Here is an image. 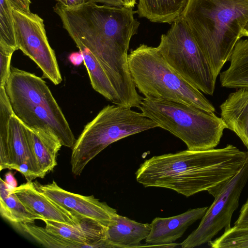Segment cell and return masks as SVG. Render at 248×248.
Instances as JSON below:
<instances>
[{"mask_svg": "<svg viewBox=\"0 0 248 248\" xmlns=\"http://www.w3.org/2000/svg\"><path fill=\"white\" fill-rule=\"evenodd\" d=\"M139 108L165 130L181 140L187 149L215 148L227 126L221 118L195 106L163 99L142 98Z\"/></svg>", "mask_w": 248, "mask_h": 248, "instance_id": "5", "label": "cell"}, {"mask_svg": "<svg viewBox=\"0 0 248 248\" xmlns=\"http://www.w3.org/2000/svg\"><path fill=\"white\" fill-rule=\"evenodd\" d=\"M234 226L239 228L248 227V198L243 205Z\"/></svg>", "mask_w": 248, "mask_h": 248, "instance_id": "27", "label": "cell"}, {"mask_svg": "<svg viewBox=\"0 0 248 248\" xmlns=\"http://www.w3.org/2000/svg\"><path fill=\"white\" fill-rule=\"evenodd\" d=\"M12 190L27 207L42 217L43 220L73 225L79 223L82 218L45 195L32 181L13 188Z\"/></svg>", "mask_w": 248, "mask_h": 248, "instance_id": "14", "label": "cell"}, {"mask_svg": "<svg viewBox=\"0 0 248 248\" xmlns=\"http://www.w3.org/2000/svg\"><path fill=\"white\" fill-rule=\"evenodd\" d=\"M170 67L201 92L213 95L216 84L206 58L182 15L161 36L157 46Z\"/></svg>", "mask_w": 248, "mask_h": 248, "instance_id": "7", "label": "cell"}, {"mask_svg": "<svg viewBox=\"0 0 248 248\" xmlns=\"http://www.w3.org/2000/svg\"><path fill=\"white\" fill-rule=\"evenodd\" d=\"M13 187L5 181H0V213L1 217L16 227L23 223H34L42 220L40 215L27 207L13 192Z\"/></svg>", "mask_w": 248, "mask_h": 248, "instance_id": "19", "label": "cell"}, {"mask_svg": "<svg viewBox=\"0 0 248 248\" xmlns=\"http://www.w3.org/2000/svg\"><path fill=\"white\" fill-rule=\"evenodd\" d=\"M13 9L8 0H0V41L17 50Z\"/></svg>", "mask_w": 248, "mask_h": 248, "instance_id": "25", "label": "cell"}, {"mask_svg": "<svg viewBox=\"0 0 248 248\" xmlns=\"http://www.w3.org/2000/svg\"><path fill=\"white\" fill-rule=\"evenodd\" d=\"M128 62L135 86L145 97L181 103L214 112L213 105L170 67L157 47L140 45L128 55Z\"/></svg>", "mask_w": 248, "mask_h": 248, "instance_id": "4", "label": "cell"}, {"mask_svg": "<svg viewBox=\"0 0 248 248\" xmlns=\"http://www.w3.org/2000/svg\"><path fill=\"white\" fill-rule=\"evenodd\" d=\"M0 168L20 172L27 182L44 177L34 155L27 128L14 114L9 122L6 142L0 145Z\"/></svg>", "mask_w": 248, "mask_h": 248, "instance_id": "11", "label": "cell"}, {"mask_svg": "<svg viewBox=\"0 0 248 248\" xmlns=\"http://www.w3.org/2000/svg\"><path fill=\"white\" fill-rule=\"evenodd\" d=\"M27 128L34 155L45 177L56 166L57 155L62 145L56 137L49 132Z\"/></svg>", "mask_w": 248, "mask_h": 248, "instance_id": "18", "label": "cell"}, {"mask_svg": "<svg viewBox=\"0 0 248 248\" xmlns=\"http://www.w3.org/2000/svg\"><path fill=\"white\" fill-rule=\"evenodd\" d=\"M59 1V2L62 3V4L64 5L65 3L66 0H56Z\"/></svg>", "mask_w": 248, "mask_h": 248, "instance_id": "35", "label": "cell"}, {"mask_svg": "<svg viewBox=\"0 0 248 248\" xmlns=\"http://www.w3.org/2000/svg\"><path fill=\"white\" fill-rule=\"evenodd\" d=\"M208 207L192 209L173 217H156L151 223L150 232L145 241L150 246L175 247L173 243L181 237L187 229L202 218Z\"/></svg>", "mask_w": 248, "mask_h": 248, "instance_id": "13", "label": "cell"}, {"mask_svg": "<svg viewBox=\"0 0 248 248\" xmlns=\"http://www.w3.org/2000/svg\"><path fill=\"white\" fill-rule=\"evenodd\" d=\"M37 187L45 195L80 218H88L108 227L118 214L106 202H100L93 195L83 196L66 191L55 181Z\"/></svg>", "mask_w": 248, "mask_h": 248, "instance_id": "12", "label": "cell"}, {"mask_svg": "<svg viewBox=\"0 0 248 248\" xmlns=\"http://www.w3.org/2000/svg\"><path fill=\"white\" fill-rule=\"evenodd\" d=\"M158 124L131 108L108 105L86 125L72 147V172L80 175L86 165L108 145Z\"/></svg>", "mask_w": 248, "mask_h": 248, "instance_id": "6", "label": "cell"}, {"mask_svg": "<svg viewBox=\"0 0 248 248\" xmlns=\"http://www.w3.org/2000/svg\"><path fill=\"white\" fill-rule=\"evenodd\" d=\"M188 0H139L136 13L154 23H172L181 16Z\"/></svg>", "mask_w": 248, "mask_h": 248, "instance_id": "21", "label": "cell"}, {"mask_svg": "<svg viewBox=\"0 0 248 248\" xmlns=\"http://www.w3.org/2000/svg\"><path fill=\"white\" fill-rule=\"evenodd\" d=\"M182 16L216 80L241 38L248 20V0H188Z\"/></svg>", "mask_w": 248, "mask_h": 248, "instance_id": "3", "label": "cell"}, {"mask_svg": "<svg viewBox=\"0 0 248 248\" xmlns=\"http://www.w3.org/2000/svg\"><path fill=\"white\" fill-rule=\"evenodd\" d=\"M90 0H66L65 3L63 5L66 7H71L84 3Z\"/></svg>", "mask_w": 248, "mask_h": 248, "instance_id": "32", "label": "cell"}, {"mask_svg": "<svg viewBox=\"0 0 248 248\" xmlns=\"http://www.w3.org/2000/svg\"><path fill=\"white\" fill-rule=\"evenodd\" d=\"M230 65L220 73L222 87L248 89V39H239L230 58Z\"/></svg>", "mask_w": 248, "mask_h": 248, "instance_id": "20", "label": "cell"}, {"mask_svg": "<svg viewBox=\"0 0 248 248\" xmlns=\"http://www.w3.org/2000/svg\"><path fill=\"white\" fill-rule=\"evenodd\" d=\"M96 2L116 7H127L126 0H93Z\"/></svg>", "mask_w": 248, "mask_h": 248, "instance_id": "29", "label": "cell"}, {"mask_svg": "<svg viewBox=\"0 0 248 248\" xmlns=\"http://www.w3.org/2000/svg\"><path fill=\"white\" fill-rule=\"evenodd\" d=\"M248 181V159L214 197L199 226L180 244L181 247L193 248L208 243L221 230L230 227L232 214L239 206L241 193Z\"/></svg>", "mask_w": 248, "mask_h": 248, "instance_id": "9", "label": "cell"}, {"mask_svg": "<svg viewBox=\"0 0 248 248\" xmlns=\"http://www.w3.org/2000/svg\"><path fill=\"white\" fill-rule=\"evenodd\" d=\"M4 181L11 187L13 188L17 187V183L16 180L11 171L6 173Z\"/></svg>", "mask_w": 248, "mask_h": 248, "instance_id": "31", "label": "cell"}, {"mask_svg": "<svg viewBox=\"0 0 248 248\" xmlns=\"http://www.w3.org/2000/svg\"><path fill=\"white\" fill-rule=\"evenodd\" d=\"M69 59L71 62L76 66L80 65L81 62H83V58L80 51L79 53L71 54L69 57Z\"/></svg>", "mask_w": 248, "mask_h": 248, "instance_id": "30", "label": "cell"}, {"mask_svg": "<svg viewBox=\"0 0 248 248\" xmlns=\"http://www.w3.org/2000/svg\"><path fill=\"white\" fill-rule=\"evenodd\" d=\"M248 37V20L244 26L241 33V37Z\"/></svg>", "mask_w": 248, "mask_h": 248, "instance_id": "33", "label": "cell"}, {"mask_svg": "<svg viewBox=\"0 0 248 248\" xmlns=\"http://www.w3.org/2000/svg\"><path fill=\"white\" fill-rule=\"evenodd\" d=\"M13 9L25 13H30L31 0H8Z\"/></svg>", "mask_w": 248, "mask_h": 248, "instance_id": "28", "label": "cell"}, {"mask_svg": "<svg viewBox=\"0 0 248 248\" xmlns=\"http://www.w3.org/2000/svg\"><path fill=\"white\" fill-rule=\"evenodd\" d=\"M54 9L74 42L81 43L98 60L118 94L119 105L138 108L143 97L131 76L127 54L140 25L133 8L90 0L71 7L59 2Z\"/></svg>", "mask_w": 248, "mask_h": 248, "instance_id": "1", "label": "cell"}, {"mask_svg": "<svg viewBox=\"0 0 248 248\" xmlns=\"http://www.w3.org/2000/svg\"><path fill=\"white\" fill-rule=\"evenodd\" d=\"M10 104L14 114L27 127L49 132L62 146L73 147L76 140L46 84L31 88Z\"/></svg>", "mask_w": 248, "mask_h": 248, "instance_id": "8", "label": "cell"}, {"mask_svg": "<svg viewBox=\"0 0 248 248\" xmlns=\"http://www.w3.org/2000/svg\"><path fill=\"white\" fill-rule=\"evenodd\" d=\"M17 46L40 68L43 77L57 85L62 80L55 52L46 35L43 19L31 12L13 9Z\"/></svg>", "mask_w": 248, "mask_h": 248, "instance_id": "10", "label": "cell"}, {"mask_svg": "<svg viewBox=\"0 0 248 248\" xmlns=\"http://www.w3.org/2000/svg\"><path fill=\"white\" fill-rule=\"evenodd\" d=\"M127 7L133 8L136 4V0H126Z\"/></svg>", "mask_w": 248, "mask_h": 248, "instance_id": "34", "label": "cell"}, {"mask_svg": "<svg viewBox=\"0 0 248 248\" xmlns=\"http://www.w3.org/2000/svg\"><path fill=\"white\" fill-rule=\"evenodd\" d=\"M21 229L40 244L47 248H81V246L57 235L46 228L34 223H23L16 227Z\"/></svg>", "mask_w": 248, "mask_h": 248, "instance_id": "23", "label": "cell"}, {"mask_svg": "<svg viewBox=\"0 0 248 248\" xmlns=\"http://www.w3.org/2000/svg\"><path fill=\"white\" fill-rule=\"evenodd\" d=\"M151 229V224L141 223L118 214L107 227L104 248L141 247Z\"/></svg>", "mask_w": 248, "mask_h": 248, "instance_id": "16", "label": "cell"}, {"mask_svg": "<svg viewBox=\"0 0 248 248\" xmlns=\"http://www.w3.org/2000/svg\"><path fill=\"white\" fill-rule=\"evenodd\" d=\"M248 159V151L232 144L202 151L187 149L145 160L136 178L145 187L166 188L186 197L207 191L215 197Z\"/></svg>", "mask_w": 248, "mask_h": 248, "instance_id": "2", "label": "cell"}, {"mask_svg": "<svg viewBox=\"0 0 248 248\" xmlns=\"http://www.w3.org/2000/svg\"><path fill=\"white\" fill-rule=\"evenodd\" d=\"M50 232L82 248H104L107 227L88 218H82L78 224L44 219Z\"/></svg>", "mask_w": 248, "mask_h": 248, "instance_id": "15", "label": "cell"}, {"mask_svg": "<svg viewBox=\"0 0 248 248\" xmlns=\"http://www.w3.org/2000/svg\"><path fill=\"white\" fill-rule=\"evenodd\" d=\"M75 43L82 55L83 62L93 89L108 101L119 105L118 94L98 60L81 43Z\"/></svg>", "mask_w": 248, "mask_h": 248, "instance_id": "22", "label": "cell"}, {"mask_svg": "<svg viewBox=\"0 0 248 248\" xmlns=\"http://www.w3.org/2000/svg\"><path fill=\"white\" fill-rule=\"evenodd\" d=\"M16 49L0 41V87L5 86L11 71L13 54Z\"/></svg>", "mask_w": 248, "mask_h": 248, "instance_id": "26", "label": "cell"}, {"mask_svg": "<svg viewBox=\"0 0 248 248\" xmlns=\"http://www.w3.org/2000/svg\"><path fill=\"white\" fill-rule=\"evenodd\" d=\"M208 244L213 248H248V227H228L220 236Z\"/></svg>", "mask_w": 248, "mask_h": 248, "instance_id": "24", "label": "cell"}, {"mask_svg": "<svg viewBox=\"0 0 248 248\" xmlns=\"http://www.w3.org/2000/svg\"><path fill=\"white\" fill-rule=\"evenodd\" d=\"M221 118L248 150V89L240 88L229 94L220 105Z\"/></svg>", "mask_w": 248, "mask_h": 248, "instance_id": "17", "label": "cell"}]
</instances>
